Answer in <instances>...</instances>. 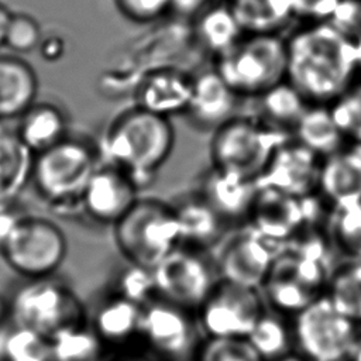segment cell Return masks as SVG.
Listing matches in <instances>:
<instances>
[{"mask_svg": "<svg viewBox=\"0 0 361 361\" xmlns=\"http://www.w3.org/2000/svg\"><path fill=\"white\" fill-rule=\"evenodd\" d=\"M286 41V80L310 104H330L358 75L351 37L330 21H307Z\"/></svg>", "mask_w": 361, "mask_h": 361, "instance_id": "1", "label": "cell"}, {"mask_svg": "<svg viewBox=\"0 0 361 361\" xmlns=\"http://www.w3.org/2000/svg\"><path fill=\"white\" fill-rule=\"evenodd\" d=\"M173 147L175 127L171 118L134 104L107 124L99 149L109 164L124 169L141 190L151 183Z\"/></svg>", "mask_w": 361, "mask_h": 361, "instance_id": "2", "label": "cell"}, {"mask_svg": "<svg viewBox=\"0 0 361 361\" xmlns=\"http://www.w3.org/2000/svg\"><path fill=\"white\" fill-rule=\"evenodd\" d=\"M99 147L83 137L63 140L34 155L31 185L38 197L56 216L82 212L83 189L99 164Z\"/></svg>", "mask_w": 361, "mask_h": 361, "instance_id": "3", "label": "cell"}, {"mask_svg": "<svg viewBox=\"0 0 361 361\" xmlns=\"http://www.w3.org/2000/svg\"><path fill=\"white\" fill-rule=\"evenodd\" d=\"M290 137L259 117L235 114L212 133L209 142L212 168L257 180L275 149Z\"/></svg>", "mask_w": 361, "mask_h": 361, "instance_id": "4", "label": "cell"}, {"mask_svg": "<svg viewBox=\"0 0 361 361\" xmlns=\"http://www.w3.org/2000/svg\"><path fill=\"white\" fill-rule=\"evenodd\" d=\"M286 41L282 34H243L216 56V72L240 97H258L286 80Z\"/></svg>", "mask_w": 361, "mask_h": 361, "instance_id": "5", "label": "cell"}, {"mask_svg": "<svg viewBox=\"0 0 361 361\" xmlns=\"http://www.w3.org/2000/svg\"><path fill=\"white\" fill-rule=\"evenodd\" d=\"M111 228L124 261L145 269L155 268L179 245L173 207L159 199L138 197Z\"/></svg>", "mask_w": 361, "mask_h": 361, "instance_id": "6", "label": "cell"}, {"mask_svg": "<svg viewBox=\"0 0 361 361\" xmlns=\"http://www.w3.org/2000/svg\"><path fill=\"white\" fill-rule=\"evenodd\" d=\"M8 299L11 322L49 340L61 331L89 322L79 295L55 276L24 279Z\"/></svg>", "mask_w": 361, "mask_h": 361, "instance_id": "7", "label": "cell"}, {"mask_svg": "<svg viewBox=\"0 0 361 361\" xmlns=\"http://www.w3.org/2000/svg\"><path fill=\"white\" fill-rule=\"evenodd\" d=\"M68 255L63 230L51 219L24 213L0 247V258L23 279L54 276Z\"/></svg>", "mask_w": 361, "mask_h": 361, "instance_id": "8", "label": "cell"}, {"mask_svg": "<svg viewBox=\"0 0 361 361\" xmlns=\"http://www.w3.org/2000/svg\"><path fill=\"white\" fill-rule=\"evenodd\" d=\"M295 351L309 361H351L361 326L344 317L323 295L292 317Z\"/></svg>", "mask_w": 361, "mask_h": 361, "instance_id": "9", "label": "cell"}, {"mask_svg": "<svg viewBox=\"0 0 361 361\" xmlns=\"http://www.w3.org/2000/svg\"><path fill=\"white\" fill-rule=\"evenodd\" d=\"M203 338L196 313L159 298L144 305L140 343L159 361H195Z\"/></svg>", "mask_w": 361, "mask_h": 361, "instance_id": "10", "label": "cell"}, {"mask_svg": "<svg viewBox=\"0 0 361 361\" xmlns=\"http://www.w3.org/2000/svg\"><path fill=\"white\" fill-rule=\"evenodd\" d=\"M152 271L157 298L196 313L219 275L204 251L178 245Z\"/></svg>", "mask_w": 361, "mask_h": 361, "instance_id": "11", "label": "cell"}, {"mask_svg": "<svg viewBox=\"0 0 361 361\" xmlns=\"http://www.w3.org/2000/svg\"><path fill=\"white\" fill-rule=\"evenodd\" d=\"M267 310L259 289L219 279L196 312L204 337L247 338Z\"/></svg>", "mask_w": 361, "mask_h": 361, "instance_id": "12", "label": "cell"}, {"mask_svg": "<svg viewBox=\"0 0 361 361\" xmlns=\"http://www.w3.org/2000/svg\"><path fill=\"white\" fill-rule=\"evenodd\" d=\"M282 247L251 227L233 234L221 244L214 262L219 279L261 289Z\"/></svg>", "mask_w": 361, "mask_h": 361, "instance_id": "13", "label": "cell"}, {"mask_svg": "<svg viewBox=\"0 0 361 361\" xmlns=\"http://www.w3.org/2000/svg\"><path fill=\"white\" fill-rule=\"evenodd\" d=\"M316 196L298 199L272 188L258 186L247 220L248 227L262 237L285 245L302 226L313 221L314 213L310 207Z\"/></svg>", "mask_w": 361, "mask_h": 361, "instance_id": "14", "label": "cell"}, {"mask_svg": "<svg viewBox=\"0 0 361 361\" xmlns=\"http://www.w3.org/2000/svg\"><path fill=\"white\" fill-rule=\"evenodd\" d=\"M320 164L322 158L290 137L275 149L257 185L298 199L313 197L317 195Z\"/></svg>", "mask_w": 361, "mask_h": 361, "instance_id": "15", "label": "cell"}, {"mask_svg": "<svg viewBox=\"0 0 361 361\" xmlns=\"http://www.w3.org/2000/svg\"><path fill=\"white\" fill-rule=\"evenodd\" d=\"M138 192L124 169L109 162L99 165L83 189L82 213L94 223L113 226L138 200Z\"/></svg>", "mask_w": 361, "mask_h": 361, "instance_id": "16", "label": "cell"}, {"mask_svg": "<svg viewBox=\"0 0 361 361\" xmlns=\"http://www.w3.org/2000/svg\"><path fill=\"white\" fill-rule=\"evenodd\" d=\"M193 78L173 68L154 69L145 73L134 92V104L154 114L171 118L185 114Z\"/></svg>", "mask_w": 361, "mask_h": 361, "instance_id": "17", "label": "cell"}, {"mask_svg": "<svg viewBox=\"0 0 361 361\" xmlns=\"http://www.w3.org/2000/svg\"><path fill=\"white\" fill-rule=\"evenodd\" d=\"M142 307L113 292L96 306L89 324L109 351L127 350L140 341Z\"/></svg>", "mask_w": 361, "mask_h": 361, "instance_id": "18", "label": "cell"}, {"mask_svg": "<svg viewBox=\"0 0 361 361\" xmlns=\"http://www.w3.org/2000/svg\"><path fill=\"white\" fill-rule=\"evenodd\" d=\"M258 192L257 180L210 168L200 179L197 193L227 223L248 220Z\"/></svg>", "mask_w": 361, "mask_h": 361, "instance_id": "19", "label": "cell"}, {"mask_svg": "<svg viewBox=\"0 0 361 361\" xmlns=\"http://www.w3.org/2000/svg\"><path fill=\"white\" fill-rule=\"evenodd\" d=\"M238 99L240 96L216 71H206L193 78L185 114L195 126L213 131L235 116Z\"/></svg>", "mask_w": 361, "mask_h": 361, "instance_id": "20", "label": "cell"}, {"mask_svg": "<svg viewBox=\"0 0 361 361\" xmlns=\"http://www.w3.org/2000/svg\"><path fill=\"white\" fill-rule=\"evenodd\" d=\"M317 195L331 209L361 200V152L355 147L322 159Z\"/></svg>", "mask_w": 361, "mask_h": 361, "instance_id": "21", "label": "cell"}, {"mask_svg": "<svg viewBox=\"0 0 361 361\" xmlns=\"http://www.w3.org/2000/svg\"><path fill=\"white\" fill-rule=\"evenodd\" d=\"M179 231V245L204 251L216 245L228 226L196 192L171 203Z\"/></svg>", "mask_w": 361, "mask_h": 361, "instance_id": "22", "label": "cell"}, {"mask_svg": "<svg viewBox=\"0 0 361 361\" xmlns=\"http://www.w3.org/2000/svg\"><path fill=\"white\" fill-rule=\"evenodd\" d=\"M38 76L16 54H0V121L17 120L37 102Z\"/></svg>", "mask_w": 361, "mask_h": 361, "instance_id": "23", "label": "cell"}, {"mask_svg": "<svg viewBox=\"0 0 361 361\" xmlns=\"http://www.w3.org/2000/svg\"><path fill=\"white\" fill-rule=\"evenodd\" d=\"M34 154L8 121H0V204L17 202L31 182Z\"/></svg>", "mask_w": 361, "mask_h": 361, "instance_id": "24", "label": "cell"}, {"mask_svg": "<svg viewBox=\"0 0 361 361\" xmlns=\"http://www.w3.org/2000/svg\"><path fill=\"white\" fill-rule=\"evenodd\" d=\"M16 133L23 144L35 155L63 140L68 117L61 106L52 102H35L17 120Z\"/></svg>", "mask_w": 361, "mask_h": 361, "instance_id": "25", "label": "cell"}, {"mask_svg": "<svg viewBox=\"0 0 361 361\" xmlns=\"http://www.w3.org/2000/svg\"><path fill=\"white\" fill-rule=\"evenodd\" d=\"M259 290L271 310L290 319L320 298L292 272L282 250L278 252Z\"/></svg>", "mask_w": 361, "mask_h": 361, "instance_id": "26", "label": "cell"}, {"mask_svg": "<svg viewBox=\"0 0 361 361\" xmlns=\"http://www.w3.org/2000/svg\"><path fill=\"white\" fill-rule=\"evenodd\" d=\"M290 135L322 159L344 148L347 141L336 124L329 104H309Z\"/></svg>", "mask_w": 361, "mask_h": 361, "instance_id": "27", "label": "cell"}, {"mask_svg": "<svg viewBox=\"0 0 361 361\" xmlns=\"http://www.w3.org/2000/svg\"><path fill=\"white\" fill-rule=\"evenodd\" d=\"M244 34H281L295 18L292 0H224Z\"/></svg>", "mask_w": 361, "mask_h": 361, "instance_id": "28", "label": "cell"}, {"mask_svg": "<svg viewBox=\"0 0 361 361\" xmlns=\"http://www.w3.org/2000/svg\"><path fill=\"white\" fill-rule=\"evenodd\" d=\"M193 31L200 45L216 56L244 34L224 0L209 1L199 10L195 14Z\"/></svg>", "mask_w": 361, "mask_h": 361, "instance_id": "29", "label": "cell"}, {"mask_svg": "<svg viewBox=\"0 0 361 361\" xmlns=\"http://www.w3.org/2000/svg\"><path fill=\"white\" fill-rule=\"evenodd\" d=\"M247 340L264 361L281 358L295 351L292 319L267 309Z\"/></svg>", "mask_w": 361, "mask_h": 361, "instance_id": "30", "label": "cell"}, {"mask_svg": "<svg viewBox=\"0 0 361 361\" xmlns=\"http://www.w3.org/2000/svg\"><path fill=\"white\" fill-rule=\"evenodd\" d=\"M257 99L259 106L258 117L288 134H292L299 117L310 104L288 80L278 83Z\"/></svg>", "mask_w": 361, "mask_h": 361, "instance_id": "31", "label": "cell"}, {"mask_svg": "<svg viewBox=\"0 0 361 361\" xmlns=\"http://www.w3.org/2000/svg\"><path fill=\"white\" fill-rule=\"evenodd\" d=\"M324 296L344 317L361 326V261L350 259L334 268Z\"/></svg>", "mask_w": 361, "mask_h": 361, "instance_id": "32", "label": "cell"}, {"mask_svg": "<svg viewBox=\"0 0 361 361\" xmlns=\"http://www.w3.org/2000/svg\"><path fill=\"white\" fill-rule=\"evenodd\" d=\"M51 350L52 361H106L110 353L89 322L52 337Z\"/></svg>", "mask_w": 361, "mask_h": 361, "instance_id": "33", "label": "cell"}, {"mask_svg": "<svg viewBox=\"0 0 361 361\" xmlns=\"http://www.w3.org/2000/svg\"><path fill=\"white\" fill-rule=\"evenodd\" d=\"M0 357L3 361H52L51 340L10 320L0 326Z\"/></svg>", "mask_w": 361, "mask_h": 361, "instance_id": "34", "label": "cell"}, {"mask_svg": "<svg viewBox=\"0 0 361 361\" xmlns=\"http://www.w3.org/2000/svg\"><path fill=\"white\" fill-rule=\"evenodd\" d=\"M329 235L343 255L361 261V200L333 209Z\"/></svg>", "mask_w": 361, "mask_h": 361, "instance_id": "35", "label": "cell"}, {"mask_svg": "<svg viewBox=\"0 0 361 361\" xmlns=\"http://www.w3.org/2000/svg\"><path fill=\"white\" fill-rule=\"evenodd\" d=\"M329 107L345 140L361 147V79L354 80Z\"/></svg>", "mask_w": 361, "mask_h": 361, "instance_id": "36", "label": "cell"}, {"mask_svg": "<svg viewBox=\"0 0 361 361\" xmlns=\"http://www.w3.org/2000/svg\"><path fill=\"white\" fill-rule=\"evenodd\" d=\"M195 361H264L247 338L204 337Z\"/></svg>", "mask_w": 361, "mask_h": 361, "instance_id": "37", "label": "cell"}, {"mask_svg": "<svg viewBox=\"0 0 361 361\" xmlns=\"http://www.w3.org/2000/svg\"><path fill=\"white\" fill-rule=\"evenodd\" d=\"M41 39V27L32 16L27 13H11L4 38V47H7L11 54H30L38 49Z\"/></svg>", "mask_w": 361, "mask_h": 361, "instance_id": "38", "label": "cell"}, {"mask_svg": "<svg viewBox=\"0 0 361 361\" xmlns=\"http://www.w3.org/2000/svg\"><path fill=\"white\" fill-rule=\"evenodd\" d=\"M116 293L144 306L157 298L152 271L130 265L117 278Z\"/></svg>", "mask_w": 361, "mask_h": 361, "instance_id": "39", "label": "cell"}, {"mask_svg": "<svg viewBox=\"0 0 361 361\" xmlns=\"http://www.w3.org/2000/svg\"><path fill=\"white\" fill-rule=\"evenodd\" d=\"M113 3L120 16L137 24L157 21L172 10V0H113Z\"/></svg>", "mask_w": 361, "mask_h": 361, "instance_id": "40", "label": "cell"}, {"mask_svg": "<svg viewBox=\"0 0 361 361\" xmlns=\"http://www.w3.org/2000/svg\"><path fill=\"white\" fill-rule=\"evenodd\" d=\"M329 21L354 39L361 34V1L343 0Z\"/></svg>", "mask_w": 361, "mask_h": 361, "instance_id": "41", "label": "cell"}, {"mask_svg": "<svg viewBox=\"0 0 361 361\" xmlns=\"http://www.w3.org/2000/svg\"><path fill=\"white\" fill-rule=\"evenodd\" d=\"M343 0H292L295 18L307 21H329Z\"/></svg>", "mask_w": 361, "mask_h": 361, "instance_id": "42", "label": "cell"}, {"mask_svg": "<svg viewBox=\"0 0 361 361\" xmlns=\"http://www.w3.org/2000/svg\"><path fill=\"white\" fill-rule=\"evenodd\" d=\"M24 213L25 212H21L16 202L0 204V247Z\"/></svg>", "mask_w": 361, "mask_h": 361, "instance_id": "43", "label": "cell"}, {"mask_svg": "<svg viewBox=\"0 0 361 361\" xmlns=\"http://www.w3.org/2000/svg\"><path fill=\"white\" fill-rule=\"evenodd\" d=\"M38 51H39L41 58L45 62H55L62 56V54L65 51V45H63L62 38H59V37H49V38L42 37V39L38 45Z\"/></svg>", "mask_w": 361, "mask_h": 361, "instance_id": "44", "label": "cell"}, {"mask_svg": "<svg viewBox=\"0 0 361 361\" xmlns=\"http://www.w3.org/2000/svg\"><path fill=\"white\" fill-rule=\"evenodd\" d=\"M106 361H159L158 358H155L148 350H137L134 347L127 348V350H121V351H116L111 355H109V358Z\"/></svg>", "mask_w": 361, "mask_h": 361, "instance_id": "45", "label": "cell"}, {"mask_svg": "<svg viewBox=\"0 0 361 361\" xmlns=\"http://www.w3.org/2000/svg\"><path fill=\"white\" fill-rule=\"evenodd\" d=\"M209 0H172V8L182 13H193V16L206 4Z\"/></svg>", "mask_w": 361, "mask_h": 361, "instance_id": "46", "label": "cell"}, {"mask_svg": "<svg viewBox=\"0 0 361 361\" xmlns=\"http://www.w3.org/2000/svg\"><path fill=\"white\" fill-rule=\"evenodd\" d=\"M11 13L3 3H0V48L4 47V38H6V30L8 20L11 17Z\"/></svg>", "mask_w": 361, "mask_h": 361, "instance_id": "47", "label": "cell"}, {"mask_svg": "<svg viewBox=\"0 0 361 361\" xmlns=\"http://www.w3.org/2000/svg\"><path fill=\"white\" fill-rule=\"evenodd\" d=\"M8 320H11L10 299L0 293V326L6 324Z\"/></svg>", "mask_w": 361, "mask_h": 361, "instance_id": "48", "label": "cell"}, {"mask_svg": "<svg viewBox=\"0 0 361 361\" xmlns=\"http://www.w3.org/2000/svg\"><path fill=\"white\" fill-rule=\"evenodd\" d=\"M274 361H309L307 358H305L302 354H299L298 351H292V353H289V354H286V355H283V357H281V358H276V360H274Z\"/></svg>", "mask_w": 361, "mask_h": 361, "instance_id": "49", "label": "cell"}, {"mask_svg": "<svg viewBox=\"0 0 361 361\" xmlns=\"http://www.w3.org/2000/svg\"><path fill=\"white\" fill-rule=\"evenodd\" d=\"M354 44H355V51H357V68H358V73L361 75V34H358L354 38Z\"/></svg>", "mask_w": 361, "mask_h": 361, "instance_id": "50", "label": "cell"}, {"mask_svg": "<svg viewBox=\"0 0 361 361\" xmlns=\"http://www.w3.org/2000/svg\"><path fill=\"white\" fill-rule=\"evenodd\" d=\"M351 361H354V360H351Z\"/></svg>", "mask_w": 361, "mask_h": 361, "instance_id": "51", "label": "cell"}, {"mask_svg": "<svg viewBox=\"0 0 361 361\" xmlns=\"http://www.w3.org/2000/svg\"><path fill=\"white\" fill-rule=\"evenodd\" d=\"M360 1H361V0H360Z\"/></svg>", "mask_w": 361, "mask_h": 361, "instance_id": "52", "label": "cell"}]
</instances>
